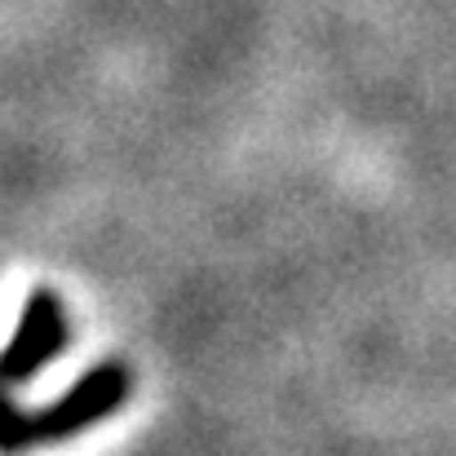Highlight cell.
<instances>
[{
    "label": "cell",
    "instance_id": "obj_1",
    "mask_svg": "<svg viewBox=\"0 0 456 456\" xmlns=\"http://www.w3.org/2000/svg\"><path fill=\"white\" fill-rule=\"evenodd\" d=\"M129 368L125 363H98L89 368L58 403H49L45 412H31V448L40 444H62L85 435L89 426L116 417L129 399Z\"/></svg>",
    "mask_w": 456,
    "mask_h": 456
},
{
    "label": "cell",
    "instance_id": "obj_2",
    "mask_svg": "<svg viewBox=\"0 0 456 456\" xmlns=\"http://www.w3.org/2000/svg\"><path fill=\"white\" fill-rule=\"evenodd\" d=\"M67 310L62 302L49 293V289H36L27 302H22V314H18V328L9 337V346L0 350V381L4 386H22L31 381L49 359H58L67 350Z\"/></svg>",
    "mask_w": 456,
    "mask_h": 456
}]
</instances>
